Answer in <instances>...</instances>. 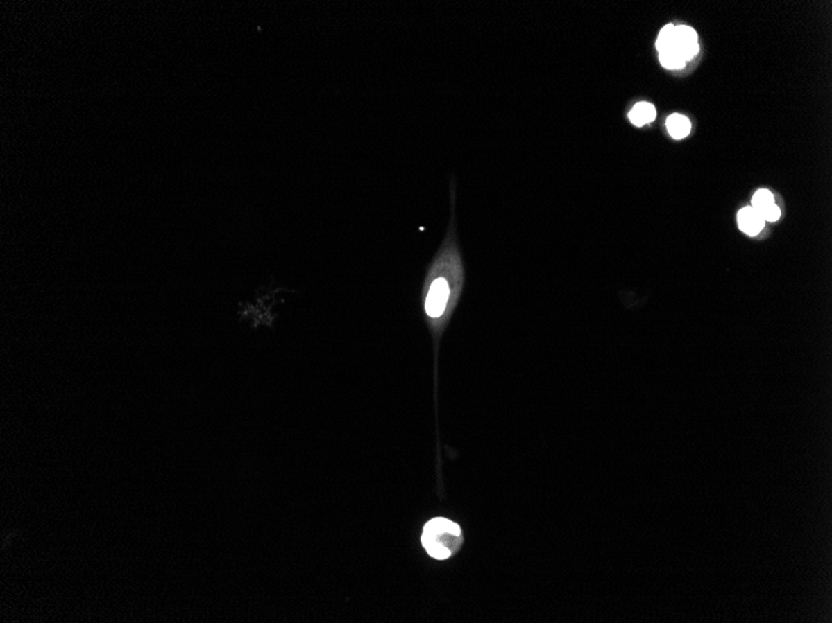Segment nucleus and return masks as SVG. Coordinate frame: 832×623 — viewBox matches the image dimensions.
Masks as SVG:
<instances>
[{
    "label": "nucleus",
    "mask_w": 832,
    "mask_h": 623,
    "mask_svg": "<svg viewBox=\"0 0 832 623\" xmlns=\"http://www.w3.org/2000/svg\"><path fill=\"white\" fill-rule=\"evenodd\" d=\"M461 527L443 516L434 518L423 527L421 545L429 556L443 561L455 556L464 545Z\"/></svg>",
    "instance_id": "obj_2"
},
{
    "label": "nucleus",
    "mask_w": 832,
    "mask_h": 623,
    "mask_svg": "<svg viewBox=\"0 0 832 623\" xmlns=\"http://www.w3.org/2000/svg\"><path fill=\"white\" fill-rule=\"evenodd\" d=\"M464 289V265L452 224L449 236L426 274L421 290V308L435 352V392L438 391L439 346L449 326Z\"/></svg>",
    "instance_id": "obj_1"
},
{
    "label": "nucleus",
    "mask_w": 832,
    "mask_h": 623,
    "mask_svg": "<svg viewBox=\"0 0 832 623\" xmlns=\"http://www.w3.org/2000/svg\"><path fill=\"white\" fill-rule=\"evenodd\" d=\"M675 50L679 51L686 62L698 54V35L693 28L686 25L675 26Z\"/></svg>",
    "instance_id": "obj_3"
},
{
    "label": "nucleus",
    "mask_w": 832,
    "mask_h": 623,
    "mask_svg": "<svg viewBox=\"0 0 832 623\" xmlns=\"http://www.w3.org/2000/svg\"><path fill=\"white\" fill-rule=\"evenodd\" d=\"M656 117V107L650 103H638L629 112V120L634 126H644L654 121Z\"/></svg>",
    "instance_id": "obj_6"
},
{
    "label": "nucleus",
    "mask_w": 832,
    "mask_h": 623,
    "mask_svg": "<svg viewBox=\"0 0 832 623\" xmlns=\"http://www.w3.org/2000/svg\"><path fill=\"white\" fill-rule=\"evenodd\" d=\"M753 208L761 214V217L764 218L765 222H776L780 218V209L775 204V200L770 191L767 189H759L756 193L754 194Z\"/></svg>",
    "instance_id": "obj_4"
},
{
    "label": "nucleus",
    "mask_w": 832,
    "mask_h": 623,
    "mask_svg": "<svg viewBox=\"0 0 832 623\" xmlns=\"http://www.w3.org/2000/svg\"><path fill=\"white\" fill-rule=\"evenodd\" d=\"M738 224L741 231L750 236L759 234L765 227V220L753 207H745L738 213Z\"/></svg>",
    "instance_id": "obj_5"
},
{
    "label": "nucleus",
    "mask_w": 832,
    "mask_h": 623,
    "mask_svg": "<svg viewBox=\"0 0 832 623\" xmlns=\"http://www.w3.org/2000/svg\"><path fill=\"white\" fill-rule=\"evenodd\" d=\"M665 125L668 128L669 134L675 139H684L689 134L690 128H692L689 119L681 114H673V115L669 116Z\"/></svg>",
    "instance_id": "obj_7"
},
{
    "label": "nucleus",
    "mask_w": 832,
    "mask_h": 623,
    "mask_svg": "<svg viewBox=\"0 0 832 623\" xmlns=\"http://www.w3.org/2000/svg\"><path fill=\"white\" fill-rule=\"evenodd\" d=\"M659 60L661 64L668 70H677V69H683L686 67V61L683 59V56L679 54L678 50H668L659 54Z\"/></svg>",
    "instance_id": "obj_9"
},
{
    "label": "nucleus",
    "mask_w": 832,
    "mask_h": 623,
    "mask_svg": "<svg viewBox=\"0 0 832 623\" xmlns=\"http://www.w3.org/2000/svg\"><path fill=\"white\" fill-rule=\"evenodd\" d=\"M656 46L659 54L675 49V25L668 24L663 28L656 39Z\"/></svg>",
    "instance_id": "obj_8"
}]
</instances>
